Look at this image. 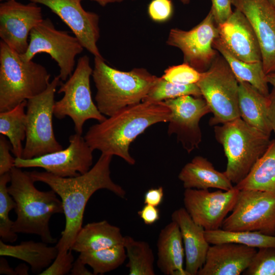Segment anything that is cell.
I'll list each match as a JSON object with an SVG mask.
<instances>
[{
  "label": "cell",
  "mask_w": 275,
  "mask_h": 275,
  "mask_svg": "<svg viewBox=\"0 0 275 275\" xmlns=\"http://www.w3.org/2000/svg\"><path fill=\"white\" fill-rule=\"evenodd\" d=\"M82 1V0H81ZM98 3L100 6L104 7L108 4L114 3H121L124 0H91Z\"/></svg>",
  "instance_id": "obj_47"
},
{
  "label": "cell",
  "mask_w": 275,
  "mask_h": 275,
  "mask_svg": "<svg viewBox=\"0 0 275 275\" xmlns=\"http://www.w3.org/2000/svg\"><path fill=\"white\" fill-rule=\"evenodd\" d=\"M123 245L128 262L126 267L129 275H154L155 257L149 244L145 241L137 240L125 236Z\"/></svg>",
  "instance_id": "obj_31"
},
{
  "label": "cell",
  "mask_w": 275,
  "mask_h": 275,
  "mask_svg": "<svg viewBox=\"0 0 275 275\" xmlns=\"http://www.w3.org/2000/svg\"><path fill=\"white\" fill-rule=\"evenodd\" d=\"M120 229L103 220L88 223L78 231L71 250L78 253L93 251L123 244Z\"/></svg>",
  "instance_id": "obj_25"
},
{
  "label": "cell",
  "mask_w": 275,
  "mask_h": 275,
  "mask_svg": "<svg viewBox=\"0 0 275 275\" xmlns=\"http://www.w3.org/2000/svg\"><path fill=\"white\" fill-rule=\"evenodd\" d=\"M41 8L31 2L8 0L0 4V37L19 54L26 51L31 31L43 20Z\"/></svg>",
  "instance_id": "obj_16"
},
{
  "label": "cell",
  "mask_w": 275,
  "mask_h": 275,
  "mask_svg": "<svg viewBox=\"0 0 275 275\" xmlns=\"http://www.w3.org/2000/svg\"><path fill=\"white\" fill-rule=\"evenodd\" d=\"M250 23L260 46L266 74L275 70V8L268 0H232Z\"/></svg>",
  "instance_id": "obj_18"
},
{
  "label": "cell",
  "mask_w": 275,
  "mask_h": 275,
  "mask_svg": "<svg viewBox=\"0 0 275 275\" xmlns=\"http://www.w3.org/2000/svg\"><path fill=\"white\" fill-rule=\"evenodd\" d=\"M239 192L235 186L229 190L213 192L208 189H185L184 208L193 221L205 230L218 229L232 210Z\"/></svg>",
  "instance_id": "obj_15"
},
{
  "label": "cell",
  "mask_w": 275,
  "mask_h": 275,
  "mask_svg": "<svg viewBox=\"0 0 275 275\" xmlns=\"http://www.w3.org/2000/svg\"><path fill=\"white\" fill-rule=\"evenodd\" d=\"M213 47L226 61L238 81H245L266 96L269 94L266 74L262 62L248 63L235 57L218 37L213 41Z\"/></svg>",
  "instance_id": "obj_27"
},
{
  "label": "cell",
  "mask_w": 275,
  "mask_h": 275,
  "mask_svg": "<svg viewBox=\"0 0 275 275\" xmlns=\"http://www.w3.org/2000/svg\"><path fill=\"white\" fill-rule=\"evenodd\" d=\"M84 48L75 36L57 29L47 18L31 31L28 49L20 55L23 60L29 61L38 53L48 54L60 68L58 75L61 80L66 81L74 71L75 57Z\"/></svg>",
  "instance_id": "obj_10"
},
{
  "label": "cell",
  "mask_w": 275,
  "mask_h": 275,
  "mask_svg": "<svg viewBox=\"0 0 275 275\" xmlns=\"http://www.w3.org/2000/svg\"><path fill=\"white\" fill-rule=\"evenodd\" d=\"M0 273L10 275L16 274L15 269L9 266L3 256H1L0 258Z\"/></svg>",
  "instance_id": "obj_45"
},
{
  "label": "cell",
  "mask_w": 275,
  "mask_h": 275,
  "mask_svg": "<svg viewBox=\"0 0 275 275\" xmlns=\"http://www.w3.org/2000/svg\"><path fill=\"white\" fill-rule=\"evenodd\" d=\"M185 95L202 97L197 84L178 85L158 77L143 101L161 102Z\"/></svg>",
  "instance_id": "obj_33"
},
{
  "label": "cell",
  "mask_w": 275,
  "mask_h": 275,
  "mask_svg": "<svg viewBox=\"0 0 275 275\" xmlns=\"http://www.w3.org/2000/svg\"><path fill=\"white\" fill-rule=\"evenodd\" d=\"M0 1H3V0H0Z\"/></svg>",
  "instance_id": "obj_51"
},
{
  "label": "cell",
  "mask_w": 275,
  "mask_h": 275,
  "mask_svg": "<svg viewBox=\"0 0 275 275\" xmlns=\"http://www.w3.org/2000/svg\"><path fill=\"white\" fill-rule=\"evenodd\" d=\"M266 79L268 83L275 88V70L266 74Z\"/></svg>",
  "instance_id": "obj_48"
},
{
  "label": "cell",
  "mask_w": 275,
  "mask_h": 275,
  "mask_svg": "<svg viewBox=\"0 0 275 275\" xmlns=\"http://www.w3.org/2000/svg\"><path fill=\"white\" fill-rule=\"evenodd\" d=\"M235 186L239 190H257L275 195V140L271 141L249 174Z\"/></svg>",
  "instance_id": "obj_28"
},
{
  "label": "cell",
  "mask_w": 275,
  "mask_h": 275,
  "mask_svg": "<svg viewBox=\"0 0 275 275\" xmlns=\"http://www.w3.org/2000/svg\"><path fill=\"white\" fill-rule=\"evenodd\" d=\"M92 76L97 107L108 117L142 102L158 77L144 68L119 70L106 64L102 57H95Z\"/></svg>",
  "instance_id": "obj_4"
},
{
  "label": "cell",
  "mask_w": 275,
  "mask_h": 275,
  "mask_svg": "<svg viewBox=\"0 0 275 275\" xmlns=\"http://www.w3.org/2000/svg\"><path fill=\"white\" fill-rule=\"evenodd\" d=\"M163 195V189L162 186L151 188L144 195V204L158 207L162 202Z\"/></svg>",
  "instance_id": "obj_42"
},
{
  "label": "cell",
  "mask_w": 275,
  "mask_h": 275,
  "mask_svg": "<svg viewBox=\"0 0 275 275\" xmlns=\"http://www.w3.org/2000/svg\"><path fill=\"white\" fill-rule=\"evenodd\" d=\"M150 17L154 21L162 22L170 18L173 13L171 0H153L148 6Z\"/></svg>",
  "instance_id": "obj_38"
},
{
  "label": "cell",
  "mask_w": 275,
  "mask_h": 275,
  "mask_svg": "<svg viewBox=\"0 0 275 275\" xmlns=\"http://www.w3.org/2000/svg\"><path fill=\"white\" fill-rule=\"evenodd\" d=\"M257 251L234 243L212 244L197 275H239L248 268Z\"/></svg>",
  "instance_id": "obj_20"
},
{
  "label": "cell",
  "mask_w": 275,
  "mask_h": 275,
  "mask_svg": "<svg viewBox=\"0 0 275 275\" xmlns=\"http://www.w3.org/2000/svg\"><path fill=\"white\" fill-rule=\"evenodd\" d=\"M71 250L59 252L51 264L40 275H65L70 272L74 262Z\"/></svg>",
  "instance_id": "obj_37"
},
{
  "label": "cell",
  "mask_w": 275,
  "mask_h": 275,
  "mask_svg": "<svg viewBox=\"0 0 275 275\" xmlns=\"http://www.w3.org/2000/svg\"><path fill=\"white\" fill-rule=\"evenodd\" d=\"M66 149L30 159L15 157V167L41 168L62 177H73L89 171L93 163V150L81 134L70 136Z\"/></svg>",
  "instance_id": "obj_12"
},
{
  "label": "cell",
  "mask_w": 275,
  "mask_h": 275,
  "mask_svg": "<svg viewBox=\"0 0 275 275\" xmlns=\"http://www.w3.org/2000/svg\"><path fill=\"white\" fill-rule=\"evenodd\" d=\"M231 212L224 220L222 229L275 235V195L257 190H239Z\"/></svg>",
  "instance_id": "obj_11"
},
{
  "label": "cell",
  "mask_w": 275,
  "mask_h": 275,
  "mask_svg": "<svg viewBox=\"0 0 275 275\" xmlns=\"http://www.w3.org/2000/svg\"><path fill=\"white\" fill-rule=\"evenodd\" d=\"M171 218L180 230L185 252V269L188 275H197L205 262L210 247L205 229L193 221L185 208L173 211Z\"/></svg>",
  "instance_id": "obj_21"
},
{
  "label": "cell",
  "mask_w": 275,
  "mask_h": 275,
  "mask_svg": "<svg viewBox=\"0 0 275 275\" xmlns=\"http://www.w3.org/2000/svg\"><path fill=\"white\" fill-rule=\"evenodd\" d=\"M197 85L213 114L209 120L210 125L240 117L239 81L222 56L217 55Z\"/></svg>",
  "instance_id": "obj_9"
},
{
  "label": "cell",
  "mask_w": 275,
  "mask_h": 275,
  "mask_svg": "<svg viewBox=\"0 0 275 275\" xmlns=\"http://www.w3.org/2000/svg\"><path fill=\"white\" fill-rule=\"evenodd\" d=\"M157 266L165 275H188L183 267L184 249L179 227L172 221L160 231L157 241Z\"/></svg>",
  "instance_id": "obj_22"
},
{
  "label": "cell",
  "mask_w": 275,
  "mask_h": 275,
  "mask_svg": "<svg viewBox=\"0 0 275 275\" xmlns=\"http://www.w3.org/2000/svg\"><path fill=\"white\" fill-rule=\"evenodd\" d=\"M163 102L171 111L168 134H175L183 149L190 153L202 141L200 120L211 112L206 101L203 97L185 95Z\"/></svg>",
  "instance_id": "obj_14"
},
{
  "label": "cell",
  "mask_w": 275,
  "mask_h": 275,
  "mask_svg": "<svg viewBox=\"0 0 275 275\" xmlns=\"http://www.w3.org/2000/svg\"><path fill=\"white\" fill-rule=\"evenodd\" d=\"M205 235L207 241L212 245L234 243L256 249L275 248V235L258 231H232L219 228L213 230H205Z\"/></svg>",
  "instance_id": "obj_30"
},
{
  "label": "cell",
  "mask_w": 275,
  "mask_h": 275,
  "mask_svg": "<svg viewBox=\"0 0 275 275\" xmlns=\"http://www.w3.org/2000/svg\"><path fill=\"white\" fill-rule=\"evenodd\" d=\"M50 75L43 65L26 61L0 42V112L11 109L47 88Z\"/></svg>",
  "instance_id": "obj_6"
},
{
  "label": "cell",
  "mask_w": 275,
  "mask_h": 275,
  "mask_svg": "<svg viewBox=\"0 0 275 275\" xmlns=\"http://www.w3.org/2000/svg\"><path fill=\"white\" fill-rule=\"evenodd\" d=\"M185 189L217 188L229 190L233 183L225 172L216 170L207 158L197 156L182 168L178 175Z\"/></svg>",
  "instance_id": "obj_23"
},
{
  "label": "cell",
  "mask_w": 275,
  "mask_h": 275,
  "mask_svg": "<svg viewBox=\"0 0 275 275\" xmlns=\"http://www.w3.org/2000/svg\"><path fill=\"white\" fill-rule=\"evenodd\" d=\"M10 195L15 201L17 218L12 230L16 233L39 235L42 241L54 243L57 239L51 234L49 222L54 214L63 213L62 203L52 190L40 191L29 172L14 167L10 172Z\"/></svg>",
  "instance_id": "obj_3"
},
{
  "label": "cell",
  "mask_w": 275,
  "mask_h": 275,
  "mask_svg": "<svg viewBox=\"0 0 275 275\" xmlns=\"http://www.w3.org/2000/svg\"><path fill=\"white\" fill-rule=\"evenodd\" d=\"M269 3L273 6L275 8V0H268Z\"/></svg>",
  "instance_id": "obj_49"
},
{
  "label": "cell",
  "mask_w": 275,
  "mask_h": 275,
  "mask_svg": "<svg viewBox=\"0 0 275 275\" xmlns=\"http://www.w3.org/2000/svg\"><path fill=\"white\" fill-rule=\"evenodd\" d=\"M214 131L227 158L224 172L236 184L249 174L271 142L270 135L249 125L240 117L215 125Z\"/></svg>",
  "instance_id": "obj_5"
},
{
  "label": "cell",
  "mask_w": 275,
  "mask_h": 275,
  "mask_svg": "<svg viewBox=\"0 0 275 275\" xmlns=\"http://www.w3.org/2000/svg\"><path fill=\"white\" fill-rule=\"evenodd\" d=\"M92 73L89 58L86 55L79 58L72 74L60 86L58 93L64 95L60 100L55 101L53 106V116L58 119L70 117L75 133L79 134H82L87 120L94 119L99 122L106 118L92 99L90 88Z\"/></svg>",
  "instance_id": "obj_7"
},
{
  "label": "cell",
  "mask_w": 275,
  "mask_h": 275,
  "mask_svg": "<svg viewBox=\"0 0 275 275\" xmlns=\"http://www.w3.org/2000/svg\"><path fill=\"white\" fill-rule=\"evenodd\" d=\"M61 80L59 75L54 76L45 90L27 100L22 158H33L63 149L56 139L52 125L55 93Z\"/></svg>",
  "instance_id": "obj_8"
},
{
  "label": "cell",
  "mask_w": 275,
  "mask_h": 275,
  "mask_svg": "<svg viewBox=\"0 0 275 275\" xmlns=\"http://www.w3.org/2000/svg\"><path fill=\"white\" fill-rule=\"evenodd\" d=\"M47 244L30 240L10 245L1 239L0 255L22 260L30 265L33 272L40 274L51 264L59 252L56 246H49Z\"/></svg>",
  "instance_id": "obj_26"
},
{
  "label": "cell",
  "mask_w": 275,
  "mask_h": 275,
  "mask_svg": "<svg viewBox=\"0 0 275 275\" xmlns=\"http://www.w3.org/2000/svg\"><path fill=\"white\" fill-rule=\"evenodd\" d=\"M78 257L93 269V274H104L121 266L127 258L123 244L96 251L83 252Z\"/></svg>",
  "instance_id": "obj_32"
},
{
  "label": "cell",
  "mask_w": 275,
  "mask_h": 275,
  "mask_svg": "<svg viewBox=\"0 0 275 275\" xmlns=\"http://www.w3.org/2000/svg\"><path fill=\"white\" fill-rule=\"evenodd\" d=\"M268 96L247 82H239L240 117L249 125L270 135L272 131L268 118Z\"/></svg>",
  "instance_id": "obj_24"
},
{
  "label": "cell",
  "mask_w": 275,
  "mask_h": 275,
  "mask_svg": "<svg viewBox=\"0 0 275 275\" xmlns=\"http://www.w3.org/2000/svg\"><path fill=\"white\" fill-rule=\"evenodd\" d=\"M12 147L6 136H0V175L10 172L15 167V157L13 158L10 151Z\"/></svg>",
  "instance_id": "obj_39"
},
{
  "label": "cell",
  "mask_w": 275,
  "mask_h": 275,
  "mask_svg": "<svg viewBox=\"0 0 275 275\" xmlns=\"http://www.w3.org/2000/svg\"><path fill=\"white\" fill-rule=\"evenodd\" d=\"M86 264L79 258L74 261L70 271L72 275H92L93 273L89 271Z\"/></svg>",
  "instance_id": "obj_44"
},
{
  "label": "cell",
  "mask_w": 275,
  "mask_h": 275,
  "mask_svg": "<svg viewBox=\"0 0 275 275\" xmlns=\"http://www.w3.org/2000/svg\"><path fill=\"white\" fill-rule=\"evenodd\" d=\"M138 214L144 224L147 225L155 224L160 218V211L157 207L148 204H145Z\"/></svg>",
  "instance_id": "obj_41"
},
{
  "label": "cell",
  "mask_w": 275,
  "mask_h": 275,
  "mask_svg": "<svg viewBox=\"0 0 275 275\" xmlns=\"http://www.w3.org/2000/svg\"><path fill=\"white\" fill-rule=\"evenodd\" d=\"M29 1L48 7L70 28L84 48L95 57H102L97 45L100 37L99 17L96 13L86 11L81 0Z\"/></svg>",
  "instance_id": "obj_17"
},
{
  "label": "cell",
  "mask_w": 275,
  "mask_h": 275,
  "mask_svg": "<svg viewBox=\"0 0 275 275\" xmlns=\"http://www.w3.org/2000/svg\"><path fill=\"white\" fill-rule=\"evenodd\" d=\"M211 11L217 25L225 22L231 15L232 0H211Z\"/></svg>",
  "instance_id": "obj_40"
},
{
  "label": "cell",
  "mask_w": 275,
  "mask_h": 275,
  "mask_svg": "<svg viewBox=\"0 0 275 275\" xmlns=\"http://www.w3.org/2000/svg\"><path fill=\"white\" fill-rule=\"evenodd\" d=\"M112 157V155L101 154L89 171L76 177H62L46 171L29 172L35 182L48 185L62 201L66 223L56 245L59 252L71 250L82 228L86 206L94 193L105 189L120 198L125 197V190L111 178L110 164Z\"/></svg>",
  "instance_id": "obj_1"
},
{
  "label": "cell",
  "mask_w": 275,
  "mask_h": 275,
  "mask_svg": "<svg viewBox=\"0 0 275 275\" xmlns=\"http://www.w3.org/2000/svg\"><path fill=\"white\" fill-rule=\"evenodd\" d=\"M181 1L183 4H187L189 3V2H190V0H181Z\"/></svg>",
  "instance_id": "obj_50"
},
{
  "label": "cell",
  "mask_w": 275,
  "mask_h": 275,
  "mask_svg": "<svg viewBox=\"0 0 275 275\" xmlns=\"http://www.w3.org/2000/svg\"><path fill=\"white\" fill-rule=\"evenodd\" d=\"M268 118L272 131L275 135V88H273L268 95Z\"/></svg>",
  "instance_id": "obj_43"
},
{
  "label": "cell",
  "mask_w": 275,
  "mask_h": 275,
  "mask_svg": "<svg viewBox=\"0 0 275 275\" xmlns=\"http://www.w3.org/2000/svg\"><path fill=\"white\" fill-rule=\"evenodd\" d=\"M258 249L243 274L275 275V248Z\"/></svg>",
  "instance_id": "obj_35"
},
{
  "label": "cell",
  "mask_w": 275,
  "mask_h": 275,
  "mask_svg": "<svg viewBox=\"0 0 275 275\" xmlns=\"http://www.w3.org/2000/svg\"><path fill=\"white\" fill-rule=\"evenodd\" d=\"M27 100L14 108L0 112V133L8 138L11 151L15 157L21 158L26 138V108Z\"/></svg>",
  "instance_id": "obj_29"
},
{
  "label": "cell",
  "mask_w": 275,
  "mask_h": 275,
  "mask_svg": "<svg viewBox=\"0 0 275 275\" xmlns=\"http://www.w3.org/2000/svg\"><path fill=\"white\" fill-rule=\"evenodd\" d=\"M10 180V172L0 175V237L4 242L13 243L17 235L12 230L14 222L10 219L9 213L16 204L8 191L7 184Z\"/></svg>",
  "instance_id": "obj_34"
},
{
  "label": "cell",
  "mask_w": 275,
  "mask_h": 275,
  "mask_svg": "<svg viewBox=\"0 0 275 275\" xmlns=\"http://www.w3.org/2000/svg\"><path fill=\"white\" fill-rule=\"evenodd\" d=\"M170 115V109L163 101H142L91 126L84 138L93 151L117 156L134 165L135 160L129 152L130 144L152 125L168 122Z\"/></svg>",
  "instance_id": "obj_2"
},
{
  "label": "cell",
  "mask_w": 275,
  "mask_h": 275,
  "mask_svg": "<svg viewBox=\"0 0 275 275\" xmlns=\"http://www.w3.org/2000/svg\"><path fill=\"white\" fill-rule=\"evenodd\" d=\"M218 37L217 24L210 10L200 23L189 31L171 29L167 43L181 50L184 63L203 72L218 54L213 47V41Z\"/></svg>",
  "instance_id": "obj_13"
},
{
  "label": "cell",
  "mask_w": 275,
  "mask_h": 275,
  "mask_svg": "<svg viewBox=\"0 0 275 275\" xmlns=\"http://www.w3.org/2000/svg\"><path fill=\"white\" fill-rule=\"evenodd\" d=\"M203 74L189 64H182L170 66L161 76L166 80L178 85H188L197 84Z\"/></svg>",
  "instance_id": "obj_36"
},
{
  "label": "cell",
  "mask_w": 275,
  "mask_h": 275,
  "mask_svg": "<svg viewBox=\"0 0 275 275\" xmlns=\"http://www.w3.org/2000/svg\"><path fill=\"white\" fill-rule=\"evenodd\" d=\"M218 37L237 58L248 63L262 61L257 38L250 23L237 9L225 22L217 25Z\"/></svg>",
  "instance_id": "obj_19"
},
{
  "label": "cell",
  "mask_w": 275,
  "mask_h": 275,
  "mask_svg": "<svg viewBox=\"0 0 275 275\" xmlns=\"http://www.w3.org/2000/svg\"><path fill=\"white\" fill-rule=\"evenodd\" d=\"M15 269L16 274H28V267L24 264L18 265Z\"/></svg>",
  "instance_id": "obj_46"
}]
</instances>
